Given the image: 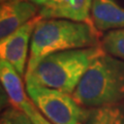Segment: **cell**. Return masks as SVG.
<instances>
[{"mask_svg":"<svg viewBox=\"0 0 124 124\" xmlns=\"http://www.w3.org/2000/svg\"><path fill=\"white\" fill-rule=\"evenodd\" d=\"M98 46L93 24L62 19H41L34 28L26 73L33 70L42 58L54 53Z\"/></svg>","mask_w":124,"mask_h":124,"instance_id":"cell-1","label":"cell"},{"mask_svg":"<svg viewBox=\"0 0 124 124\" xmlns=\"http://www.w3.org/2000/svg\"><path fill=\"white\" fill-rule=\"evenodd\" d=\"M73 99L83 108H95L124 100V61L104 52L91 62Z\"/></svg>","mask_w":124,"mask_h":124,"instance_id":"cell-2","label":"cell"},{"mask_svg":"<svg viewBox=\"0 0 124 124\" xmlns=\"http://www.w3.org/2000/svg\"><path fill=\"white\" fill-rule=\"evenodd\" d=\"M102 52L103 49L96 46L51 54L26 73V83L72 94L91 62Z\"/></svg>","mask_w":124,"mask_h":124,"instance_id":"cell-3","label":"cell"},{"mask_svg":"<svg viewBox=\"0 0 124 124\" xmlns=\"http://www.w3.org/2000/svg\"><path fill=\"white\" fill-rule=\"evenodd\" d=\"M26 91L37 110L53 124H84L89 114L68 93L33 83H26Z\"/></svg>","mask_w":124,"mask_h":124,"instance_id":"cell-4","label":"cell"},{"mask_svg":"<svg viewBox=\"0 0 124 124\" xmlns=\"http://www.w3.org/2000/svg\"><path fill=\"white\" fill-rule=\"evenodd\" d=\"M39 15L31 21L16 30L14 33L1 39L0 42V55L1 59L7 61L16 68L20 76L26 75L27 56H28L29 42H31L34 28L41 20Z\"/></svg>","mask_w":124,"mask_h":124,"instance_id":"cell-5","label":"cell"},{"mask_svg":"<svg viewBox=\"0 0 124 124\" xmlns=\"http://www.w3.org/2000/svg\"><path fill=\"white\" fill-rule=\"evenodd\" d=\"M39 14L38 5L29 0H7L0 9V38L7 37Z\"/></svg>","mask_w":124,"mask_h":124,"instance_id":"cell-6","label":"cell"},{"mask_svg":"<svg viewBox=\"0 0 124 124\" xmlns=\"http://www.w3.org/2000/svg\"><path fill=\"white\" fill-rule=\"evenodd\" d=\"M93 0H48L40 6L42 19H62L75 22H91Z\"/></svg>","mask_w":124,"mask_h":124,"instance_id":"cell-7","label":"cell"},{"mask_svg":"<svg viewBox=\"0 0 124 124\" xmlns=\"http://www.w3.org/2000/svg\"><path fill=\"white\" fill-rule=\"evenodd\" d=\"M93 25L99 31L124 28V6L115 0H93L91 8Z\"/></svg>","mask_w":124,"mask_h":124,"instance_id":"cell-8","label":"cell"},{"mask_svg":"<svg viewBox=\"0 0 124 124\" xmlns=\"http://www.w3.org/2000/svg\"><path fill=\"white\" fill-rule=\"evenodd\" d=\"M0 79L11 107L25 112L32 103L25 91L21 76L16 68L7 61L0 60Z\"/></svg>","mask_w":124,"mask_h":124,"instance_id":"cell-9","label":"cell"},{"mask_svg":"<svg viewBox=\"0 0 124 124\" xmlns=\"http://www.w3.org/2000/svg\"><path fill=\"white\" fill-rule=\"evenodd\" d=\"M84 124H124V102L90 108Z\"/></svg>","mask_w":124,"mask_h":124,"instance_id":"cell-10","label":"cell"},{"mask_svg":"<svg viewBox=\"0 0 124 124\" xmlns=\"http://www.w3.org/2000/svg\"><path fill=\"white\" fill-rule=\"evenodd\" d=\"M104 52L124 61V28L111 30L102 39Z\"/></svg>","mask_w":124,"mask_h":124,"instance_id":"cell-11","label":"cell"},{"mask_svg":"<svg viewBox=\"0 0 124 124\" xmlns=\"http://www.w3.org/2000/svg\"><path fill=\"white\" fill-rule=\"evenodd\" d=\"M0 124H33V122L25 112L10 107L2 113Z\"/></svg>","mask_w":124,"mask_h":124,"instance_id":"cell-12","label":"cell"},{"mask_svg":"<svg viewBox=\"0 0 124 124\" xmlns=\"http://www.w3.org/2000/svg\"><path fill=\"white\" fill-rule=\"evenodd\" d=\"M25 113L31 118L33 124H53L50 122L39 111L36 110V107L33 102L28 107V108L25 111Z\"/></svg>","mask_w":124,"mask_h":124,"instance_id":"cell-13","label":"cell"},{"mask_svg":"<svg viewBox=\"0 0 124 124\" xmlns=\"http://www.w3.org/2000/svg\"><path fill=\"white\" fill-rule=\"evenodd\" d=\"M29 1L35 3V4H37L38 6H41V5H44L45 3L48 1V0H29Z\"/></svg>","mask_w":124,"mask_h":124,"instance_id":"cell-14","label":"cell"},{"mask_svg":"<svg viewBox=\"0 0 124 124\" xmlns=\"http://www.w3.org/2000/svg\"><path fill=\"white\" fill-rule=\"evenodd\" d=\"M1 1H2V2H4V1H7V0H1Z\"/></svg>","mask_w":124,"mask_h":124,"instance_id":"cell-15","label":"cell"}]
</instances>
